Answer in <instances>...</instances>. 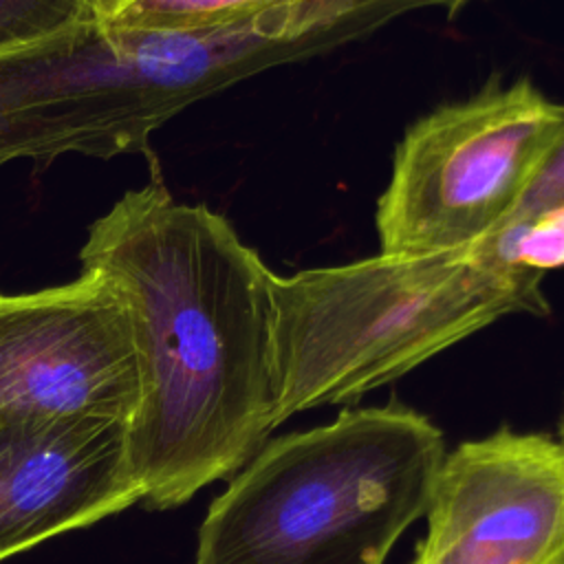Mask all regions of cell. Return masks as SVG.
<instances>
[{"label": "cell", "instance_id": "cell-1", "mask_svg": "<svg viewBox=\"0 0 564 564\" xmlns=\"http://www.w3.org/2000/svg\"><path fill=\"white\" fill-rule=\"evenodd\" d=\"M82 269L117 278L134 311L141 399L128 423L150 509L234 476L278 427L273 273L231 223L181 203L163 178L95 218Z\"/></svg>", "mask_w": 564, "mask_h": 564}, {"label": "cell", "instance_id": "cell-2", "mask_svg": "<svg viewBox=\"0 0 564 564\" xmlns=\"http://www.w3.org/2000/svg\"><path fill=\"white\" fill-rule=\"evenodd\" d=\"M540 280L538 271L500 262L485 242L273 273L278 425L355 401L505 315H546Z\"/></svg>", "mask_w": 564, "mask_h": 564}, {"label": "cell", "instance_id": "cell-3", "mask_svg": "<svg viewBox=\"0 0 564 564\" xmlns=\"http://www.w3.org/2000/svg\"><path fill=\"white\" fill-rule=\"evenodd\" d=\"M443 456V432L397 401L271 438L212 500L192 564H386Z\"/></svg>", "mask_w": 564, "mask_h": 564}, {"label": "cell", "instance_id": "cell-4", "mask_svg": "<svg viewBox=\"0 0 564 564\" xmlns=\"http://www.w3.org/2000/svg\"><path fill=\"white\" fill-rule=\"evenodd\" d=\"M293 33L275 11L196 33H148L101 20L0 59V167L64 154L143 156L161 178L152 132L187 106L286 64Z\"/></svg>", "mask_w": 564, "mask_h": 564}, {"label": "cell", "instance_id": "cell-5", "mask_svg": "<svg viewBox=\"0 0 564 564\" xmlns=\"http://www.w3.org/2000/svg\"><path fill=\"white\" fill-rule=\"evenodd\" d=\"M562 130L564 104L527 77L491 79L476 95L414 121L379 196L381 251H454L494 234Z\"/></svg>", "mask_w": 564, "mask_h": 564}, {"label": "cell", "instance_id": "cell-6", "mask_svg": "<svg viewBox=\"0 0 564 564\" xmlns=\"http://www.w3.org/2000/svg\"><path fill=\"white\" fill-rule=\"evenodd\" d=\"M141 352L123 284L99 271L35 291H0V421L95 416L130 423Z\"/></svg>", "mask_w": 564, "mask_h": 564}, {"label": "cell", "instance_id": "cell-7", "mask_svg": "<svg viewBox=\"0 0 564 564\" xmlns=\"http://www.w3.org/2000/svg\"><path fill=\"white\" fill-rule=\"evenodd\" d=\"M410 564H564V441L507 425L436 471Z\"/></svg>", "mask_w": 564, "mask_h": 564}, {"label": "cell", "instance_id": "cell-8", "mask_svg": "<svg viewBox=\"0 0 564 564\" xmlns=\"http://www.w3.org/2000/svg\"><path fill=\"white\" fill-rule=\"evenodd\" d=\"M141 498L126 421H0V562L115 516Z\"/></svg>", "mask_w": 564, "mask_h": 564}, {"label": "cell", "instance_id": "cell-9", "mask_svg": "<svg viewBox=\"0 0 564 564\" xmlns=\"http://www.w3.org/2000/svg\"><path fill=\"white\" fill-rule=\"evenodd\" d=\"M284 0H110L97 20L128 31L196 33L249 18Z\"/></svg>", "mask_w": 564, "mask_h": 564}, {"label": "cell", "instance_id": "cell-10", "mask_svg": "<svg viewBox=\"0 0 564 564\" xmlns=\"http://www.w3.org/2000/svg\"><path fill=\"white\" fill-rule=\"evenodd\" d=\"M97 20V0H0V59L66 37Z\"/></svg>", "mask_w": 564, "mask_h": 564}, {"label": "cell", "instance_id": "cell-11", "mask_svg": "<svg viewBox=\"0 0 564 564\" xmlns=\"http://www.w3.org/2000/svg\"><path fill=\"white\" fill-rule=\"evenodd\" d=\"M480 242L505 264L544 273L564 267V207L505 225Z\"/></svg>", "mask_w": 564, "mask_h": 564}, {"label": "cell", "instance_id": "cell-12", "mask_svg": "<svg viewBox=\"0 0 564 564\" xmlns=\"http://www.w3.org/2000/svg\"><path fill=\"white\" fill-rule=\"evenodd\" d=\"M562 207H564V130L557 134V139L544 154L535 176L527 185L516 209L509 214V218L500 227L522 223L544 212L562 209Z\"/></svg>", "mask_w": 564, "mask_h": 564}, {"label": "cell", "instance_id": "cell-13", "mask_svg": "<svg viewBox=\"0 0 564 564\" xmlns=\"http://www.w3.org/2000/svg\"><path fill=\"white\" fill-rule=\"evenodd\" d=\"M560 438L564 441V410H562V419H560Z\"/></svg>", "mask_w": 564, "mask_h": 564}, {"label": "cell", "instance_id": "cell-14", "mask_svg": "<svg viewBox=\"0 0 564 564\" xmlns=\"http://www.w3.org/2000/svg\"><path fill=\"white\" fill-rule=\"evenodd\" d=\"M104 2H110V0H97V7H99V4H104Z\"/></svg>", "mask_w": 564, "mask_h": 564}]
</instances>
